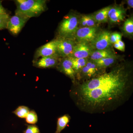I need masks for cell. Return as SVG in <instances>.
<instances>
[{"label":"cell","instance_id":"cell-18","mask_svg":"<svg viewBox=\"0 0 133 133\" xmlns=\"http://www.w3.org/2000/svg\"><path fill=\"white\" fill-rule=\"evenodd\" d=\"M70 121V117L65 114L58 119L56 130L55 133H60Z\"/></svg>","mask_w":133,"mask_h":133},{"label":"cell","instance_id":"cell-7","mask_svg":"<svg viewBox=\"0 0 133 133\" xmlns=\"http://www.w3.org/2000/svg\"><path fill=\"white\" fill-rule=\"evenodd\" d=\"M61 58L56 54L50 56L38 58L33 61V66L40 69H48L57 66Z\"/></svg>","mask_w":133,"mask_h":133},{"label":"cell","instance_id":"cell-23","mask_svg":"<svg viewBox=\"0 0 133 133\" xmlns=\"http://www.w3.org/2000/svg\"><path fill=\"white\" fill-rule=\"evenodd\" d=\"M10 17L9 14H0V30L7 29Z\"/></svg>","mask_w":133,"mask_h":133},{"label":"cell","instance_id":"cell-16","mask_svg":"<svg viewBox=\"0 0 133 133\" xmlns=\"http://www.w3.org/2000/svg\"><path fill=\"white\" fill-rule=\"evenodd\" d=\"M75 72H79L88 62L87 58H76L70 57Z\"/></svg>","mask_w":133,"mask_h":133},{"label":"cell","instance_id":"cell-22","mask_svg":"<svg viewBox=\"0 0 133 133\" xmlns=\"http://www.w3.org/2000/svg\"><path fill=\"white\" fill-rule=\"evenodd\" d=\"M26 121L27 123L32 125H34L37 122L38 116L35 111L31 110L30 111L26 117Z\"/></svg>","mask_w":133,"mask_h":133},{"label":"cell","instance_id":"cell-20","mask_svg":"<svg viewBox=\"0 0 133 133\" xmlns=\"http://www.w3.org/2000/svg\"><path fill=\"white\" fill-rule=\"evenodd\" d=\"M28 107L24 106H20L15 110L13 113L18 117L22 118H26L30 111Z\"/></svg>","mask_w":133,"mask_h":133},{"label":"cell","instance_id":"cell-27","mask_svg":"<svg viewBox=\"0 0 133 133\" xmlns=\"http://www.w3.org/2000/svg\"><path fill=\"white\" fill-rule=\"evenodd\" d=\"M117 42L119 45V50L122 51H125V45L124 42L121 40H120Z\"/></svg>","mask_w":133,"mask_h":133},{"label":"cell","instance_id":"cell-10","mask_svg":"<svg viewBox=\"0 0 133 133\" xmlns=\"http://www.w3.org/2000/svg\"><path fill=\"white\" fill-rule=\"evenodd\" d=\"M92 51L90 44L88 43L78 42L75 44L71 57L87 58L90 56Z\"/></svg>","mask_w":133,"mask_h":133},{"label":"cell","instance_id":"cell-11","mask_svg":"<svg viewBox=\"0 0 133 133\" xmlns=\"http://www.w3.org/2000/svg\"><path fill=\"white\" fill-rule=\"evenodd\" d=\"M125 14V10L123 8L115 6L109 9L108 18L111 23L118 24L124 21Z\"/></svg>","mask_w":133,"mask_h":133},{"label":"cell","instance_id":"cell-14","mask_svg":"<svg viewBox=\"0 0 133 133\" xmlns=\"http://www.w3.org/2000/svg\"><path fill=\"white\" fill-rule=\"evenodd\" d=\"M98 69V68L95 62L93 61H88L85 66L79 72L81 73V76L90 78L96 74Z\"/></svg>","mask_w":133,"mask_h":133},{"label":"cell","instance_id":"cell-17","mask_svg":"<svg viewBox=\"0 0 133 133\" xmlns=\"http://www.w3.org/2000/svg\"><path fill=\"white\" fill-rule=\"evenodd\" d=\"M82 27H96V22L93 16L91 15H84L81 16L79 21Z\"/></svg>","mask_w":133,"mask_h":133},{"label":"cell","instance_id":"cell-4","mask_svg":"<svg viewBox=\"0 0 133 133\" xmlns=\"http://www.w3.org/2000/svg\"><path fill=\"white\" fill-rule=\"evenodd\" d=\"M56 41L57 54L59 57L63 58L71 56L76 44L74 39L57 37Z\"/></svg>","mask_w":133,"mask_h":133},{"label":"cell","instance_id":"cell-1","mask_svg":"<svg viewBox=\"0 0 133 133\" xmlns=\"http://www.w3.org/2000/svg\"><path fill=\"white\" fill-rule=\"evenodd\" d=\"M128 78L122 69L104 73L83 83L79 96L86 105L102 107L123 96L127 90Z\"/></svg>","mask_w":133,"mask_h":133},{"label":"cell","instance_id":"cell-8","mask_svg":"<svg viewBox=\"0 0 133 133\" xmlns=\"http://www.w3.org/2000/svg\"><path fill=\"white\" fill-rule=\"evenodd\" d=\"M56 54H57V43L56 39H55L37 49L34 55L33 60Z\"/></svg>","mask_w":133,"mask_h":133},{"label":"cell","instance_id":"cell-24","mask_svg":"<svg viewBox=\"0 0 133 133\" xmlns=\"http://www.w3.org/2000/svg\"><path fill=\"white\" fill-rule=\"evenodd\" d=\"M122 35L118 32H113L110 33L109 36V42L111 44H114L119 41L121 40Z\"/></svg>","mask_w":133,"mask_h":133},{"label":"cell","instance_id":"cell-19","mask_svg":"<svg viewBox=\"0 0 133 133\" xmlns=\"http://www.w3.org/2000/svg\"><path fill=\"white\" fill-rule=\"evenodd\" d=\"M115 56L104 58L94 62L98 69H103L108 67L112 64L115 62Z\"/></svg>","mask_w":133,"mask_h":133},{"label":"cell","instance_id":"cell-21","mask_svg":"<svg viewBox=\"0 0 133 133\" xmlns=\"http://www.w3.org/2000/svg\"><path fill=\"white\" fill-rule=\"evenodd\" d=\"M123 29L126 33L132 35L133 34V18L132 17L128 18L125 21Z\"/></svg>","mask_w":133,"mask_h":133},{"label":"cell","instance_id":"cell-2","mask_svg":"<svg viewBox=\"0 0 133 133\" xmlns=\"http://www.w3.org/2000/svg\"><path fill=\"white\" fill-rule=\"evenodd\" d=\"M15 14L22 15L30 19L39 16L47 9L45 0H16Z\"/></svg>","mask_w":133,"mask_h":133},{"label":"cell","instance_id":"cell-26","mask_svg":"<svg viewBox=\"0 0 133 133\" xmlns=\"http://www.w3.org/2000/svg\"><path fill=\"white\" fill-rule=\"evenodd\" d=\"M9 14L8 11L5 9L2 4V1H0V14Z\"/></svg>","mask_w":133,"mask_h":133},{"label":"cell","instance_id":"cell-15","mask_svg":"<svg viewBox=\"0 0 133 133\" xmlns=\"http://www.w3.org/2000/svg\"><path fill=\"white\" fill-rule=\"evenodd\" d=\"M111 6H108L100 10L93 15L96 22L98 23H105L107 22L108 14Z\"/></svg>","mask_w":133,"mask_h":133},{"label":"cell","instance_id":"cell-13","mask_svg":"<svg viewBox=\"0 0 133 133\" xmlns=\"http://www.w3.org/2000/svg\"><path fill=\"white\" fill-rule=\"evenodd\" d=\"M115 56L114 52L110 49L103 50H95L92 51L90 56L91 60L93 62L104 58Z\"/></svg>","mask_w":133,"mask_h":133},{"label":"cell","instance_id":"cell-9","mask_svg":"<svg viewBox=\"0 0 133 133\" xmlns=\"http://www.w3.org/2000/svg\"><path fill=\"white\" fill-rule=\"evenodd\" d=\"M110 32L107 31H101L98 33L94 40L91 43V46L96 50H103L109 49Z\"/></svg>","mask_w":133,"mask_h":133},{"label":"cell","instance_id":"cell-25","mask_svg":"<svg viewBox=\"0 0 133 133\" xmlns=\"http://www.w3.org/2000/svg\"><path fill=\"white\" fill-rule=\"evenodd\" d=\"M23 133H40V131L36 125H27V129L23 131Z\"/></svg>","mask_w":133,"mask_h":133},{"label":"cell","instance_id":"cell-6","mask_svg":"<svg viewBox=\"0 0 133 133\" xmlns=\"http://www.w3.org/2000/svg\"><path fill=\"white\" fill-rule=\"evenodd\" d=\"M97 27H83L78 29L75 37L78 42L91 43L98 34Z\"/></svg>","mask_w":133,"mask_h":133},{"label":"cell","instance_id":"cell-12","mask_svg":"<svg viewBox=\"0 0 133 133\" xmlns=\"http://www.w3.org/2000/svg\"><path fill=\"white\" fill-rule=\"evenodd\" d=\"M60 71L69 76L73 81L75 79L76 74L72 66V63L69 57L61 58L60 62L57 66Z\"/></svg>","mask_w":133,"mask_h":133},{"label":"cell","instance_id":"cell-3","mask_svg":"<svg viewBox=\"0 0 133 133\" xmlns=\"http://www.w3.org/2000/svg\"><path fill=\"white\" fill-rule=\"evenodd\" d=\"M78 23L77 17L75 15L70 14L65 16L58 26V38L74 39L78 29Z\"/></svg>","mask_w":133,"mask_h":133},{"label":"cell","instance_id":"cell-28","mask_svg":"<svg viewBox=\"0 0 133 133\" xmlns=\"http://www.w3.org/2000/svg\"><path fill=\"white\" fill-rule=\"evenodd\" d=\"M127 1L128 5L129 6V7L131 8L133 7V0H128Z\"/></svg>","mask_w":133,"mask_h":133},{"label":"cell","instance_id":"cell-5","mask_svg":"<svg viewBox=\"0 0 133 133\" xmlns=\"http://www.w3.org/2000/svg\"><path fill=\"white\" fill-rule=\"evenodd\" d=\"M29 19L24 16L15 14L10 17L7 29L13 35H17Z\"/></svg>","mask_w":133,"mask_h":133}]
</instances>
